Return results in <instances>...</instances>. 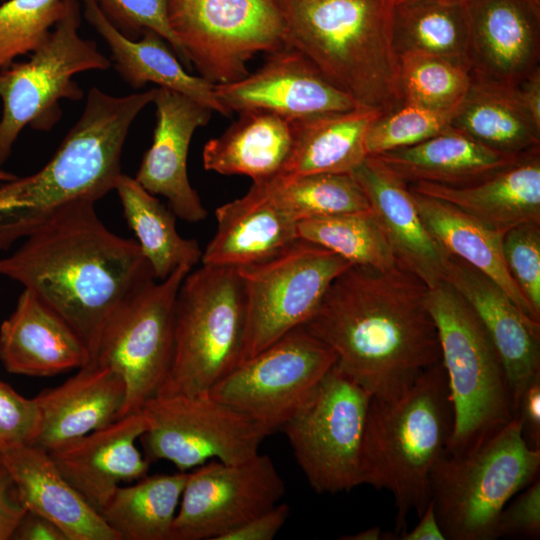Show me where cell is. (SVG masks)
I'll return each instance as SVG.
<instances>
[{
	"label": "cell",
	"instance_id": "cell-1",
	"mask_svg": "<svg viewBox=\"0 0 540 540\" xmlns=\"http://www.w3.org/2000/svg\"><path fill=\"white\" fill-rule=\"evenodd\" d=\"M428 289L399 264L389 269L351 265L334 279L304 326L371 397H394L441 361Z\"/></svg>",
	"mask_w": 540,
	"mask_h": 540
},
{
	"label": "cell",
	"instance_id": "cell-2",
	"mask_svg": "<svg viewBox=\"0 0 540 540\" xmlns=\"http://www.w3.org/2000/svg\"><path fill=\"white\" fill-rule=\"evenodd\" d=\"M94 205H67L0 258V276L21 283L56 311L90 355L121 302L155 279L138 242L111 232Z\"/></svg>",
	"mask_w": 540,
	"mask_h": 540
},
{
	"label": "cell",
	"instance_id": "cell-3",
	"mask_svg": "<svg viewBox=\"0 0 540 540\" xmlns=\"http://www.w3.org/2000/svg\"><path fill=\"white\" fill-rule=\"evenodd\" d=\"M156 88L112 96L97 87L52 158L38 172L3 184L13 202L9 233L15 243L67 205L97 202L115 190L121 154L137 115L153 102Z\"/></svg>",
	"mask_w": 540,
	"mask_h": 540
},
{
	"label": "cell",
	"instance_id": "cell-4",
	"mask_svg": "<svg viewBox=\"0 0 540 540\" xmlns=\"http://www.w3.org/2000/svg\"><path fill=\"white\" fill-rule=\"evenodd\" d=\"M285 46L306 56L366 109L399 105V59L391 39L393 0H278Z\"/></svg>",
	"mask_w": 540,
	"mask_h": 540
},
{
	"label": "cell",
	"instance_id": "cell-5",
	"mask_svg": "<svg viewBox=\"0 0 540 540\" xmlns=\"http://www.w3.org/2000/svg\"><path fill=\"white\" fill-rule=\"evenodd\" d=\"M452 404L442 362L427 368L394 397H371L364 430L361 483L394 498L395 536L407 517L423 514L431 500L430 476L446 453Z\"/></svg>",
	"mask_w": 540,
	"mask_h": 540
},
{
	"label": "cell",
	"instance_id": "cell-6",
	"mask_svg": "<svg viewBox=\"0 0 540 540\" xmlns=\"http://www.w3.org/2000/svg\"><path fill=\"white\" fill-rule=\"evenodd\" d=\"M452 404L446 453L465 455L514 417L512 395L501 359L465 299L447 282L428 289Z\"/></svg>",
	"mask_w": 540,
	"mask_h": 540
},
{
	"label": "cell",
	"instance_id": "cell-7",
	"mask_svg": "<svg viewBox=\"0 0 540 540\" xmlns=\"http://www.w3.org/2000/svg\"><path fill=\"white\" fill-rule=\"evenodd\" d=\"M246 318L236 268L202 264L191 270L176 297L172 365L156 395L209 392L243 361Z\"/></svg>",
	"mask_w": 540,
	"mask_h": 540
},
{
	"label": "cell",
	"instance_id": "cell-8",
	"mask_svg": "<svg viewBox=\"0 0 540 540\" xmlns=\"http://www.w3.org/2000/svg\"><path fill=\"white\" fill-rule=\"evenodd\" d=\"M540 449L528 446L516 416L475 450L445 453L430 476V496L446 540L498 539L506 504L539 477Z\"/></svg>",
	"mask_w": 540,
	"mask_h": 540
},
{
	"label": "cell",
	"instance_id": "cell-9",
	"mask_svg": "<svg viewBox=\"0 0 540 540\" xmlns=\"http://www.w3.org/2000/svg\"><path fill=\"white\" fill-rule=\"evenodd\" d=\"M80 24V3L64 0L63 15L30 60L12 63L0 72V166L26 125L48 131L61 117L60 99L77 101L83 97L72 79L75 74L111 67L96 43L80 36Z\"/></svg>",
	"mask_w": 540,
	"mask_h": 540
},
{
	"label": "cell",
	"instance_id": "cell-10",
	"mask_svg": "<svg viewBox=\"0 0 540 540\" xmlns=\"http://www.w3.org/2000/svg\"><path fill=\"white\" fill-rule=\"evenodd\" d=\"M191 270L180 266L166 279L139 287L121 302L99 335L87 364L110 367L124 379L127 393L121 417L140 411L170 372L176 297Z\"/></svg>",
	"mask_w": 540,
	"mask_h": 540
},
{
	"label": "cell",
	"instance_id": "cell-11",
	"mask_svg": "<svg viewBox=\"0 0 540 540\" xmlns=\"http://www.w3.org/2000/svg\"><path fill=\"white\" fill-rule=\"evenodd\" d=\"M370 399L335 364L281 429L315 492L336 494L362 485L361 449Z\"/></svg>",
	"mask_w": 540,
	"mask_h": 540
},
{
	"label": "cell",
	"instance_id": "cell-12",
	"mask_svg": "<svg viewBox=\"0 0 540 540\" xmlns=\"http://www.w3.org/2000/svg\"><path fill=\"white\" fill-rule=\"evenodd\" d=\"M168 19L190 64L212 84L245 77L254 55L285 47L278 0H169Z\"/></svg>",
	"mask_w": 540,
	"mask_h": 540
},
{
	"label": "cell",
	"instance_id": "cell-13",
	"mask_svg": "<svg viewBox=\"0 0 540 540\" xmlns=\"http://www.w3.org/2000/svg\"><path fill=\"white\" fill-rule=\"evenodd\" d=\"M336 362L335 352L302 325L242 361L208 393L271 434L306 403Z\"/></svg>",
	"mask_w": 540,
	"mask_h": 540
},
{
	"label": "cell",
	"instance_id": "cell-14",
	"mask_svg": "<svg viewBox=\"0 0 540 540\" xmlns=\"http://www.w3.org/2000/svg\"><path fill=\"white\" fill-rule=\"evenodd\" d=\"M351 265L299 238L271 258L236 268L247 307L243 361L304 325L334 279Z\"/></svg>",
	"mask_w": 540,
	"mask_h": 540
},
{
	"label": "cell",
	"instance_id": "cell-15",
	"mask_svg": "<svg viewBox=\"0 0 540 540\" xmlns=\"http://www.w3.org/2000/svg\"><path fill=\"white\" fill-rule=\"evenodd\" d=\"M147 427L140 439L151 462L167 460L188 472L209 460L237 464L259 453L270 435L262 426L214 399L195 395H155L142 406Z\"/></svg>",
	"mask_w": 540,
	"mask_h": 540
},
{
	"label": "cell",
	"instance_id": "cell-16",
	"mask_svg": "<svg viewBox=\"0 0 540 540\" xmlns=\"http://www.w3.org/2000/svg\"><path fill=\"white\" fill-rule=\"evenodd\" d=\"M285 491L267 454L237 464L206 462L188 473L170 540H218L278 504Z\"/></svg>",
	"mask_w": 540,
	"mask_h": 540
},
{
	"label": "cell",
	"instance_id": "cell-17",
	"mask_svg": "<svg viewBox=\"0 0 540 540\" xmlns=\"http://www.w3.org/2000/svg\"><path fill=\"white\" fill-rule=\"evenodd\" d=\"M214 91L231 113L263 110L290 121L359 108L306 56L287 46L270 53L254 73L233 82L214 84Z\"/></svg>",
	"mask_w": 540,
	"mask_h": 540
},
{
	"label": "cell",
	"instance_id": "cell-18",
	"mask_svg": "<svg viewBox=\"0 0 540 540\" xmlns=\"http://www.w3.org/2000/svg\"><path fill=\"white\" fill-rule=\"evenodd\" d=\"M156 125L135 180L149 193L161 195L172 212L187 222L204 220L207 210L191 186L187 157L195 130L207 125L213 110L178 92L157 87L153 102Z\"/></svg>",
	"mask_w": 540,
	"mask_h": 540
},
{
	"label": "cell",
	"instance_id": "cell-19",
	"mask_svg": "<svg viewBox=\"0 0 540 540\" xmlns=\"http://www.w3.org/2000/svg\"><path fill=\"white\" fill-rule=\"evenodd\" d=\"M474 77L516 86L540 68V6L530 0H466Z\"/></svg>",
	"mask_w": 540,
	"mask_h": 540
},
{
	"label": "cell",
	"instance_id": "cell-20",
	"mask_svg": "<svg viewBox=\"0 0 540 540\" xmlns=\"http://www.w3.org/2000/svg\"><path fill=\"white\" fill-rule=\"evenodd\" d=\"M444 281L469 304L497 350L515 415L524 390L540 376V323L527 319L489 277L447 252Z\"/></svg>",
	"mask_w": 540,
	"mask_h": 540
},
{
	"label": "cell",
	"instance_id": "cell-21",
	"mask_svg": "<svg viewBox=\"0 0 540 540\" xmlns=\"http://www.w3.org/2000/svg\"><path fill=\"white\" fill-rule=\"evenodd\" d=\"M146 427L140 410L48 452L65 479L99 512L120 483L147 475L150 461L136 446Z\"/></svg>",
	"mask_w": 540,
	"mask_h": 540
},
{
	"label": "cell",
	"instance_id": "cell-22",
	"mask_svg": "<svg viewBox=\"0 0 540 540\" xmlns=\"http://www.w3.org/2000/svg\"><path fill=\"white\" fill-rule=\"evenodd\" d=\"M351 174L364 191L398 264L428 288L444 281L446 251L425 227L408 184L371 155Z\"/></svg>",
	"mask_w": 540,
	"mask_h": 540
},
{
	"label": "cell",
	"instance_id": "cell-23",
	"mask_svg": "<svg viewBox=\"0 0 540 540\" xmlns=\"http://www.w3.org/2000/svg\"><path fill=\"white\" fill-rule=\"evenodd\" d=\"M90 353L79 335L28 289L0 326V361L13 374L51 377L79 369Z\"/></svg>",
	"mask_w": 540,
	"mask_h": 540
},
{
	"label": "cell",
	"instance_id": "cell-24",
	"mask_svg": "<svg viewBox=\"0 0 540 540\" xmlns=\"http://www.w3.org/2000/svg\"><path fill=\"white\" fill-rule=\"evenodd\" d=\"M126 393L117 371L86 364L61 385L34 397L41 413L34 445L50 451L109 425L121 417Z\"/></svg>",
	"mask_w": 540,
	"mask_h": 540
},
{
	"label": "cell",
	"instance_id": "cell-25",
	"mask_svg": "<svg viewBox=\"0 0 540 540\" xmlns=\"http://www.w3.org/2000/svg\"><path fill=\"white\" fill-rule=\"evenodd\" d=\"M217 229L202 251L203 265L240 268L264 261L297 239L298 221L259 184L215 211Z\"/></svg>",
	"mask_w": 540,
	"mask_h": 540
},
{
	"label": "cell",
	"instance_id": "cell-26",
	"mask_svg": "<svg viewBox=\"0 0 540 540\" xmlns=\"http://www.w3.org/2000/svg\"><path fill=\"white\" fill-rule=\"evenodd\" d=\"M27 511L52 521L67 540H121L65 479L49 452L27 445L0 455Z\"/></svg>",
	"mask_w": 540,
	"mask_h": 540
},
{
	"label": "cell",
	"instance_id": "cell-27",
	"mask_svg": "<svg viewBox=\"0 0 540 540\" xmlns=\"http://www.w3.org/2000/svg\"><path fill=\"white\" fill-rule=\"evenodd\" d=\"M408 186L417 193L454 205L503 234L522 224L540 223V149L472 185L416 182Z\"/></svg>",
	"mask_w": 540,
	"mask_h": 540
},
{
	"label": "cell",
	"instance_id": "cell-28",
	"mask_svg": "<svg viewBox=\"0 0 540 540\" xmlns=\"http://www.w3.org/2000/svg\"><path fill=\"white\" fill-rule=\"evenodd\" d=\"M84 17L109 47L114 67L133 88L147 83L190 97L224 116L229 112L218 100L214 84L190 75L173 50L157 33L146 30L139 40L123 35L102 13L94 0H82Z\"/></svg>",
	"mask_w": 540,
	"mask_h": 540
},
{
	"label": "cell",
	"instance_id": "cell-29",
	"mask_svg": "<svg viewBox=\"0 0 540 540\" xmlns=\"http://www.w3.org/2000/svg\"><path fill=\"white\" fill-rule=\"evenodd\" d=\"M522 156L494 151L451 126L418 144L376 155L407 184L429 182L453 187L483 181Z\"/></svg>",
	"mask_w": 540,
	"mask_h": 540
},
{
	"label": "cell",
	"instance_id": "cell-30",
	"mask_svg": "<svg viewBox=\"0 0 540 540\" xmlns=\"http://www.w3.org/2000/svg\"><path fill=\"white\" fill-rule=\"evenodd\" d=\"M241 116L222 135L203 149V166L223 175H244L253 183L279 175L291 152L292 122L263 110L240 112Z\"/></svg>",
	"mask_w": 540,
	"mask_h": 540
},
{
	"label": "cell",
	"instance_id": "cell-31",
	"mask_svg": "<svg viewBox=\"0 0 540 540\" xmlns=\"http://www.w3.org/2000/svg\"><path fill=\"white\" fill-rule=\"evenodd\" d=\"M411 192L419 215L436 242L447 253L489 277L527 319L540 323V317L509 273L503 255L504 234L490 229L448 202Z\"/></svg>",
	"mask_w": 540,
	"mask_h": 540
},
{
	"label": "cell",
	"instance_id": "cell-32",
	"mask_svg": "<svg viewBox=\"0 0 540 540\" xmlns=\"http://www.w3.org/2000/svg\"><path fill=\"white\" fill-rule=\"evenodd\" d=\"M380 111L356 108L293 120V143L279 175L351 173L368 156L365 139Z\"/></svg>",
	"mask_w": 540,
	"mask_h": 540
},
{
	"label": "cell",
	"instance_id": "cell-33",
	"mask_svg": "<svg viewBox=\"0 0 540 540\" xmlns=\"http://www.w3.org/2000/svg\"><path fill=\"white\" fill-rule=\"evenodd\" d=\"M450 126L503 154L522 156L540 149V124L525 108L516 88L473 75Z\"/></svg>",
	"mask_w": 540,
	"mask_h": 540
},
{
	"label": "cell",
	"instance_id": "cell-34",
	"mask_svg": "<svg viewBox=\"0 0 540 540\" xmlns=\"http://www.w3.org/2000/svg\"><path fill=\"white\" fill-rule=\"evenodd\" d=\"M391 39L398 59L429 55L470 68L466 0L393 1Z\"/></svg>",
	"mask_w": 540,
	"mask_h": 540
},
{
	"label": "cell",
	"instance_id": "cell-35",
	"mask_svg": "<svg viewBox=\"0 0 540 540\" xmlns=\"http://www.w3.org/2000/svg\"><path fill=\"white\" fill-rule=\"evenodd\" d=\"M123 216L137 237L154 278L166 279L178 267L193 268L201 262L202 250L195 239L177 232L176 215L134 178L122 173L115 187Z\"/></svg>",
	"mask_w": 540,
	"mask_h": 540
},
{
	"label": "cell",
	"instance_id": "cell-36",
	"mask_svg": "<svg viewBox=\"0 0 540 540\" xmlns=\"http://www.w3.org/2000/svg\"><path fill=\"white\" fill-rule=\"evenodd\" d=\"M188 473L146 475L119 486L99 513L121 540H170Z\"/></svg>",
	"mask_w": 540,
	"mask_h": 540
},
{
	"label": "cell",
	"instance_id": "cell-37",
	"mask_svg": "<svg viewBox=\"0 0 540 540\" xmlns=\"http://www.w3.org/2000/svg\"><path fill=\"white\" fill-rule=\"evenodd\" d=\"M259 184L298 222L303 219L370 210L351 173L277 175Z\"/></svg>",
	"mask_w": 540,
	"mask_h": 540
},
{
	"label": "cell",
	"instance_id": "cell-38",
	"mask_svg": "<svg viewBox=\"0 0 540 540\" xmlns=\"http://www.w3.org/2000/svg\"><path fill=\"white\" fill-rule=\"evenodd\" d=\"M301 239L322 246L352 265L389 269L398 264L373 212L313 217L297 223Z\"/></svg>",
	"mask_w": 540,
	"mask_h": 540
},
{
	"label": "cell",
	"instance_id": "cell-39",
	"mask_svg": "<svg viewBox=\"0 0 540 540\" xmlns=\"http://www.w3.org/2000/svg\"><path fill=\"white\" fill-rule=\"evenodd\" d=\"M399 90L403 103L448 110L460 105L471 83V69L429 55L399 57Z\"/></svg>",
	"mask_w": 540,
	"mask_h": 540
},
{
	"label": "cell",
	"instance_id": "cell-40",
	"mask_svg": "<svg viewBox=\"0 0 540 540\" xmlns=\"http://www.w3.org/2000/svg\"><path fill=\"white\" fill-rule=\"evenodd\" d=\"M64 12V0H8L0 5V68L34 52Z\"/></svg>",
	"mask_w": 540,
	"mask_h": 540
},
{
	"label": "cell",
	"instance_id": "cell-41",
	"mask_svg": "<svg viewBox=\"0 0 540 540\" xmlns=\"http://www.w3.org/2000/svg\"><path fill=\"white\" fill-rule=\"evenodd\" d=\"M458 107L438 110L402 103L378 116L370 125L365 139L367 154L376 156L438 135L450 127Z\"/></svg>",
	"mask_w": 540,
	"mask_h": 540
},
{
	"label": "cell",
	"instance_id": "cell-42",
	"mask_svg": "<svg viewBox=\"0 0 540 540\" xmlns=\"http://www.w3.org/2000/svg\"><path fill=\"white\" fill-rule=\"evenodd\" d=\"M104 16L126 37L136 40L146 30L160 35L186 67L191 64L168 19L169 0H94Z\"/></svg>",
	"mask_w": 540,
	"mask_h": 540
},
{
	"label": "cell",
	"instance_id": "cell-43",
	"mask_svg": "<svg viewBox=\"0 0 540 540\" xmlns=\"http://www.w3.org/2000/svg\"><path fill=\"white\" fill-rule=\"evenodd\" d=\"M503 255L510 275L540 317V223L522 224L505 232Z\"/></svg>",
	"mask_w": 540,
	"mask_h": 540
},
{
	"label": "cell",
	"instance_id": "cell-44",
	"mask_svg": "<svg viewBox=\"0 0 540 540\" xmlns=\"http://www.w3.org/2000/svg\"><path fill=\"white\" fill-rule=\"evenodd\" d=\"M41 428V413L34 398H25L0 381V455L34 445Z\"/></svg>",
	"mask_w": 540,
	"mask_h": 540
},
{
	"label": "cell",
	"instance_id": "cell-45",
	"mask_svg": "<svg viewBox=\"0 0 540 540\" xmlns=\"http://www.w3.org/2000/svg\"><path fill=\"white\" fill-rule=\"evenodd\" d=\"M498 538L540 537V481L539 477L517 493L502 510L497 525Z\"/></svg>",
	"mask_w": 540,
	"mask_h": 540
},
{
	"label": "cell",
	"instance_id": "cell-46",
	"mask_svg": "<svg viewBox=\"0 0 540 540\" xmlns=\"http://www.w3.org/2000/svg\"><path fill=\"white\" fill-rule=\"evenodd\" d=\"M290 515L286 503H278L242 525L222 535L218 540H272Z\"/></svg>",
	"mask_w": 540,
	"mask_h": 540
},
{
	"label": "cell",
	"instance_id": "cell-47",
	"mask_svg": "<svg viewBox=\"0 0 540 540\" xmlns=\"http://www.w3.org/2000/svg\"><path fill=\"white\" fill-rule=\"evenodd\" d=\"M26 512L18 488L0 459V540L13 538Z\"/></svg>",
	"mask_w": 540,
	"mask_h": 540
},
{
	"label": "cell",
	"instance_id": "cell-48",
	"mask_svg": "<svg viewBox=\"0 0 540 540\" xmlns=\"http://www.w3.org/2000/svg\"><path fill=\"white\" fill-rule=\"evenodd\" d=\"M529 447L540 449V376L526 387L519 398L515 415Z\"/></svg>",
	"mask_w": 540,
	"mask_h": 540
},
{
	"label": "cell",
	"instance_id": "cell-49",
	"mask_svg": "<svg viewBox=\"0 0 540 540\" xmlns=\"http://www.w3.org/2000/svg\"><path fill=\"white\" fill-rule=\"evenodd\" d=\"M12 539L17 540H67L64 533L49 519L27 511Z\"/></svg>",
	"mask_w": 540,
	"mask_h": 540
},
{
	"label": "cell",
	"instance_id": "cell-50",
	"mask_svg": "<svg viewBox=\"0 0 540 540\" xmlns=\"http://www.w3.org/2000/svg\"><path fill=\"white\" fill-rule=\"evenodd\" d=\"M397 539L399 540H446L438 523L434 505L430 500L423 514L419 517L418 524L410 531L404 530Z\"/></svg>",
	"mask_w": 540,
	"mask_h": 540
},
{
	"label": "cell",
	"instance_id": "cell-51",
	"mask_svg": "<svg viewBox=\"0 0 540 540\" xmlns=\"http://www.w3.org/2000/svg\"><path fill=\"white\" fill-rule=\"evenodd\" d=\"M514 87L525 108L540 124V68Z\"/></svg>",
	"mask_w": 540,
	"mask_h": 540
},
{
	"label": "cell",
	"instance_id": "cell-52",
	"mask_svg": "<svg viewBox=\"0 0 540 540\" xmlns=\"http://www.w3.org/2000/svg\"><path fill=\"white\" fill-rule=\"evenodd\" d=\"M382 530L379 526L370 527L360 532L351 535H343L341 540H380L382 538Z\"/></svg>",
	"mask_w": 540,
	"mask_h": 540
},
{
	"label": "cell",
	"instance_id": "cell-53",
	"mask_svg": "<svg viewBox=\"0 0 540 540\" xmlns=\"http://www.w3.org/2000/svg\"><path fill=\"white\" fill-rule=\"evenodd\" d=\"M16 176L12 173L6 172L0 168V181L7 182L15 179Z\"/></svg>",
	"mask_w": 540,
	"mask_h": 540
},
{
	"label": "cell",
	"instance_id": "cell-54",
	"mask_svg": "<svg viewBox=\"0 0 540 540\" xmlns=\"http://www.w3.org/2000/svg\"><path fill=\"white\" fill-rule=\"evenodd\" d=\"M531 2H533L534 4L540 6V0H530Z\"/></svg>",
	"mask_w": 540,
	"mask_h": 540
},
{
	"label": "cell",
	"instance_id": "cell-55",
	"mask_svg": "<svg viewBox=\"0 0 540 540\" xmlns=\"http://www.w3.org/2000/svg\"><path fill=\"white\" fill-rule=\"evenodd\" d=\"M393 1H399V0H393Z\"/></svg>",
	"mask_w": 540,
	"mask_h": 540
}]
</instances>
